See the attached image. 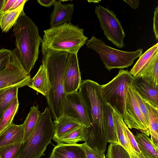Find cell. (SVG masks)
Instances as JSON below:
<instances>
[{
	"label": "cell",
	"instance_id": "1",
	"mask_svg": "<svg viewBox=\"0 0 158 158\" xmlns=\"http://www.w3.org/2000/svg\"><path fill=\"white\" fill-rule=\"evenodd\" d=\"M101 85L89 79L81 82L78 93L86 106L91 123L88 128L87 144L97 151L104 153L107 143L105 124L107 102L102 96Z\"/></svg>",
	"mask_w": 158,
	"mask_h": 158
},
{
	"label": "cell",
	"instance_id": "2",
	"mask_svg": "<svg viewBox=\"0 0 158 158\" xmlns=\"http://www.w3.org/2000/svg\"><path fill=\"white\" fill-rule=\"evenodd\" d=\"M69 52L50 51L44 56L42 64L46 72L48 92L45 96L54 120L62 115L65 94L63 75Z\"/></svg>",
	"mask_w": 158,
	"mask_h": 158
},
{
	"label": "cell",
	"instance_id": "3",
	"mask_svg": "<svg viewBox=\"0 0 158 158\" xmlns=\"http://www.w3.org/2000/svg\"><path fill=\"white\" fill-rule=\"evenodd\" d=\"M13 32L19 60L30 74L38 59L39 46L42 40L38 29L23 10L14 26Z\"/></svg>",
	"mask_w": 158,
	"mask_h": 158
},
{
	"label": "cell",
	"instance_id": "4",
	"mask_svg": "<svg viewBox=\"0 0 158 158\" xmlns=\"http://www.w3.org/2000/svg\"><path fill=\"white\" fill-rule=\"evenodd\" d=\"M84 29L71 23L44 31L41 51L44 56L50 51L64 52L77 54L88 40Z\"/></svg>",
	"mask_w": 158,
	"mask_h": 158
},
{
	"label": "cell",
	"instance_id": "5",
	"mask_svg": "<svg viewBox=\"0 0 158 158\" xmlns=\"http://www.w3.org/2000/svg\"><path fill=\"white\" fill-rule=\"evenodd\" d=\"M51 112L47 107L40 113L32 132L23 143L16 158H40L45 155L54 133Z\"/></svg>",
	"mask_w": 158,
	"mask_h": 158
},
{
	"label": "cell",
	"instance_id": "6",
	"mask_svg": "<svg viewBox=\"0 0 158 158\" xmlns=\"http://www.w3.org/2000/svg\"><path fill=\"white\" fill-rule=\"evenodd\" d=\"M87 48L98 54L105 68L110 71L112 69H123L132 65L134 61L143 53L142 48L134 52L124 51L115 49L106 44L103 40L94 36L87 40Z\"/></svg>",
	"mask_w": 158,
	"mask_h": 158
},
{
	"label": "cell",
	"instance_id": "7",
	"mask_svg": "<svg viewBox=\"0 0 158 158\" xmlns=\"http://www.w3.org/2000/svg\"><path fill=\"white\" fill-rule=\"evenodd\" d=\"M133 76L127 70L120 69L118 74L110 82L100 86L105 101L114 107L123 117L125 95L127 85L131 83Z\"/></svg>",
	"mask_w": 158,
	"mask_h": 158
},
{
	"label": "cell",
	"instance_id": "8",
	"mask_svg": "<svg viewBox=\"0 0 158 158\" xmlns=\"http://www.w3.org/2000/svg\"><path fill=\"white\" fill-rule=\"evenodd\" d=\"M96 14L106 37L116 47H125V34L122 24L114 12L100 5L96 6Z\"/></svg>",
	"mask_w": 158,
	"mask_h": 158
},
{
	"label": "cell",
	"instance_id": "9",
	"mask_svg": "<svg viewBox=\"0 0 158 158\" xmlns=\"http://www.w3.org/2000/svg\"><path fill=\"white\" fill-rule=\"evenodd\" d=\"M5 68L0 72V90L13 86H28L31 78L20 61L16 48L11 51Z\"/></svg>",
	"mask_w": 158,
	"mask_h": 158
},
{
	"label": "cell",
	"instance_id": "10",
	"mask_svg": "<svg viewBox=\"0 0 158 158\" xmlns=\"http://www.w3.org/2000/svg\"><path fill=\"white\" fill-rule=\"evenodd\" d=\"M123 119L128 128H135L146 134L149 125L139 107L133 90L131 83L127 86Z\"/></svg>",
	"mask_w": 158,
	"mask_h": 158
},
{
	"label": "cell",
	"instance_id": "11",
	"mask_svg": "<svg viewBox=\"0 0 158 158\" xmlns=\"http://www.w3.org/2000/svg\"><path fill=\"white\" fill-rule=\"evenodd\" d=\"M62 114L68 117L87 128L91 125L85 103L78 91L65 94Z\"/></svg>",
	"mask_w": 158,
	"mask_h": 158
},
{
	"label": "cell",
	"instance_id": "12",
	"mask_svg": "<svg viewBox=\"0 0 158 158\" xmlns=\"http://www.w3.org/2000/svg\"><path fill=\"white\" fill-rule=\"evenodd\" d=\"M81 83L77 54L69 53L63 75V86L65 94L78 91Z\"/></svg>",
	"mask_w": 158,
	"mask_h": 158
},
{
	"label": "cell",
	"instance_id": "13",
	"mask_svg": "<svg viewBox=\"0 0 158 158\" xmlns=\"http://www.w3.org/2000/svg\"><path fill=\"white\" fill-rule=\"evenodd\" d=\"M111 106L113 110L118 144L125 149L129 155L130 158H146L140 156L133 149L124 128V123L122 115L114 107Z\"/></svg>",
	"mask_w": 158,
	"mask_h": 158
},
{
	"label": "cell",
	"instance_id": "14",
	"mask_svg": "<svg viewBox=\"0 0 158 158\" xmlns=\"http://www.w3.org/2000/svg\"><path fill=\"white\" fill-rule=\"evenodd\" d=\"M53 6L54 10L50 15L51 27L70 23L73 13L74 5L70 3L62 4L61 0H56Z\"/></svg>",
	"mask_w": 158,
	"mask_h": 158
},
{
	"label": "cell",
	"instance_id": "15",
	"mask_svg": "<svg viewBox=\"0 0 158 158\" xmlns=\"http://www.w3.org/2000/svg\"><path fill=\"white\" fill-rule=\"evenodd\" d=\"M50 158H86L82 144L60 143L52 150Z\"/></svg>",
	"mask_w": 158,
	"mask_h": 158
},
{
	"label": "cell",
	"instance_id": "16",
	"mask_svg": "<svg viewBox=\"0 0 158 158\" xmlns=\"http://www.w3.org/2000/svg\"><path fill=\"white\" fill-rule=\"evenodd\" d=\"M54 131L52 138L56 143H60L61 139L80 125V123L62 114L54 121Z\"/></svg>",
	"mask_w": 158,
	"mask_h": 158
},
{
	"label": "cell",
	"instance_id": "17",
	"mask_svg": "<svg viewBox=\"0 0 158 158\" xmlns=\"http://www.w3.org/2000/svg\"><path fill=\"white\" fill-rule=\"evenodd\" d=\"M131 84L143 99L158 106V87L154 88L140 77H133Z\"/></svg>",
	"mask_w": 158,
	"mask_h": 158
},
{
	"label": "cell",
	"instance_id": "18",
	"mask_svg": "<svg viewBox=\"0 0 158 158\" xmlns=\"http://www.w3.org/2000/svg\"><path fill=\"white\" fill-rule=\"evenodd\" d=\"M24 134L23 124L16 125L12 123L0 134V147L23 143Z\"/></svg>",
	"mask_w": 158,
	"mask_h": 158
},
{
	"label": "cell",
	"instance_id": "19",
	"mask_svg": "<svg viewBox=\"0 0 158 158\" xmlns=\"http://www.w3.org/2000/svg\"><path fill=\"white\" fill-rule=\"evenodd\" d=\"M144 100L148 110L149 121V127L146 135L147 136L151 135V141L158 147V106L148 100Z\"/></svg>",
	"mask_w": 158,
	"mask_h": 158
},
{
	"label": "cell",
	"instance_id": "20",
	"mask_svg": "<svg viewBox=\"0 0 158 158\" xmlns=\"http://www.w3.org/2000/svg\"><path fill=\"white\" fill-rule=\"evenodd\" d=\"M158 54V43L151 47L139 56L130 71L134 77H138L143 70Z\"/></svg>",
	"mask_w": 158,
	"mask_h": 158
},
{
	"label": "cell",
	"instance_id": "21",
	"mask_svg": "<svg viewBox=\"0 0 158 158\" xmlns=\"http://www.w3.org/2000/svg\"><path fill=\"white\" fill-rule=\"evenodd\" d=\"M138 147L146 158H157L158 148L156 147L145 134L142 132L134 135Z\"/></svg>",
	"mask_w": 158,
	"mask_h": 158
},
{
	"label": "cell",
	"instance_id": "22",
	"mask_svg": "<svg viewBox=\"0 0 158 158\" xmlns=\"http://www.w3.org/2000/svg\"><path fill=\"white\" fill-rule=\"evenodd\" d=\"M24 2L16 8L9 10L0 15V27L3 32H8L15 25L21 12L23 10L25 3Z\"/></svg>",
	"mask_w": 158,
	"mask_h": 158
},
{
	"label": "cell",
	"instance_id": "23",
	"mask_svg": "<svg viewBox=\"0 0 158 158\" xmlns=\"http://www.w3.org/2000/svg\"><path fill=\"white\" fill-rule=\"evenodd\" d=\"M28 86L44 96L46 95L48 88L47 76L45 69L42 64L37 73L31 78Z\"/></svg>",
	"mask_w": 158,
	"mask_h": 158
},
{
	"label": "cell",
	"instance_id": "24",
	"mask_svg": "<svg viewBox=\"0 0 158 158\" xmlns=\"http://www.w3.org/2000/svg\"><path fill=\"white\" fill-rule=\"evenodd\" d=\"M19 105L17 96L3 112L0 117V134L13 123V119L18 111Z\"/></svg>",
	"mask_w": 158,
	"mask_h": 158
},
{
	"label": "cell",
	"instance_id": "25",
	"mask_svg": "<svg viewBox=\"0 0 158 158\" xmlns=\"http://www.w3.org/2000/svg\"><path fill=\"white\" fill-rule=\"evenodd\" d=\"M138 77L143 78L154 88L158 87V54Z\"/></svg>",
	"mask_w": 158,
	"mask_h": 158
},
{
	"label": "cell",
	"instance_id": "26",
	"mask_svg": "<svg viewBox=\"0 0 158 158\" xmlns=\"http://www.w3.org/2000/svg\"><path fill=\"white\" fill-rule=\"evenodd\" d=\"M40 114L38 106L33 105L31 108L23 124L24 129V138L23 143L32 132Z\"/></svg>",
	"mask_w": 158,
	"mask_h": 158
},
{
	"label": "cell",
	"instance_id": "27",
	"mask_svg": "<svg viewBox=\"0 0 158 158\" xmlns=\"http://www.w3.org/2000/svg\"><path fill=\"white\" fill-rule=\"evenodd\" d=\"M88 128L81 125L63 137L60 143L76 144L80 141L86 142L88 138Z\"/></svg>",
	"mask_w": 158,
	"mask_h": 158
},
{
	"label": "cell",
	"instance_id": "28",
	"mask_svg": "<svg viewBox=\"0 0 158 158\" xmlns=\"http://www.w3.org/2000/svg\"><path fill=\"white\" fill-rule=\"evenodd\" d=\"M105 132L107 142L118 143L113 116V110L111 106L107 103Z\"/></svg>",
	"mask_w": 158,
	"mask_h": 158
},
{
	"label": "cell",
	"instance_id": "29",
	"mask_svg": "<svg viewBox=\"0 0 158 158\" xmlns=\"http://www.w3.org/2000/svg\"><path fill=\"white\" fill-rule=\"evenodd\" d=\"M19 88L17 86L12 87L5 91L0 103V117L5 110L18 96Z\"/></svg>",
	"mask_w": 158,
	"mask_h": 158
},
{
	"label": "cell",
	"instance_id": "30",
	"mask_svg": "<svg viewBox=\"0 0 158 158\" xmlns=\"http://www.w3.org/2000/svg\"><path fill=\"white\" fill-rule=\"evenodd\" d=\"M107 158H130L125 149L118 143H110L106 154Z\"/></svg>",
	"mask_w": 158,
	"mask_h": 158
},
{
	"label": "cell",
	"instance_id": "31",
	"mask_svg": "<svg viewBox=\"0 0 158 158\" xmlns=\"http://www.w3.org/2000/svg\"><path fill=\"white\" fill-rule=\"evenodd\" d=\"M22 144L16 143L0 147V158H16Z\"/></svg>",
	"mask_w": 158,
	"mask_h": 158
},
{
	"label": "cell",
	"instance_id": "32",
	"mask_svg": "<svg viewBox=\"0 0 158 158\" xmlns=\"http://www.w3.org/2000/svg\"><path fill=\"white\" fill-rule=\"evenodd\" d=\"M132 85V84H131ZM133 90L139 107L147 122L149 125V117L148 110L144 99L134 89L132 85Z\"/></svg>",
	"mask_w": 158,
	"mask_h": 158
},
{
	"label": "cell",
	"instance_id": "33",
	"mask_svg": "<svg viewBox=\"0 0 158 158\" xmlns=\"http://www.w3.org/2000/svg\"><path fill=\"white\" fill-rule=\"evenodd\" d=\"M86 158H106L105 153L100 152L89 146L85 142L82 144Z\"/></svg>",
	"mask_w": 158,
	"mask_h": 158
},
{
	"label": "cell",
	"instance_id": "34",
	"mask_svg": "<svg viewBox=\"0 0 158 158\" xmlns=\"http://www.w3.org/2000/svg\"><path fill=\"white\" fill-rule=\"evenodd\" d=\"M11 51L3 48L0 49V72L6 67L11 54Z\"/></svg>",
	"mask_w": 158,
	"mask_h": 158
},
{
	"label": "cell",
	"instance_id": "35",
	"mask_svg": "<svg viewBox=\"0 0 158 158\" xmlns=\"http://www.w3.org/2000/svg\"><path fill=\"white\" fill-rule=\"evenodd\" d=\"M124 127L131 145L134 151L140 156L146 157L142 153L135 139L134 135L124 123Z\"/></svg>",
	"mask_w": 158,
	"mask_h": 158
},
{
	"label": "cell",
	"instance_id": "36",
	"mask_svg": "<svg viewBox=\"0 0 158 158\" xmlns=\"http://www.w3.org/2000/svg\"><path fill=\"white\" fill-rule=\"evenodd\" d=\"M153 21V30L156 40H158V6L155 8Z\"/></svg>",
	"mask_w": 158,
	"mask_h": 158
},
{
	"label": "cell",
	"instance_id": "37",
	"mask_svg": "<svg viewBox=\"0 0 158 158\" xmlns=\"http://www.w3.org/2000/svg\"><path fill=\"white\" fill-rule=\"evenodd\" d=\"M15 0H5L1 15L9 11L11 8Z\"/></svg>",
	"mask_w": 158,
	"mask_h": 158
},
{
	"label": "cell",
	"instance_id": "38",
	"mask_svg": "<svg viewBox=\"0 0 158 158\" xmlns=\"http://www.w3.org/2000/svg\"><path fill=\"white\" fill-rule=\"evenodd\" d=\"M55 1V0H37V2L41 6L50 7L53 6Z\"/></svg>",
	"mask_w": 158,
	"mask_h": 158
},
{
	"label": "cell",
	"instance_id": "39",
	"mask_svg": "<svg viewBox=\"0 0 158 158\" xmlns=\"http://www.w3.org/2000/svg\"><path fill=\"white\" fill-rule=\"evenodd\" d=\"M131 7L134 9H136L139 7V1L137 0H123Z\"/></svg>",
	"mask_w": 158,
	"mask_h": 158
},
{
	"label": "cell",
	"instance_id": "40",
	"mask_svg": "<svg viewBox=\"0 0 158 158\" xmlns=\"http://www.w3.org/2000/svg\"><path fill=\"white\" fill-rule=\"evenodd\" d=\"M25 0H15L12 6L9 10H14L23 3Z\"/></svg>",
	"mask_w": 158,
	"mask_h": 158
},
{
	"label": "cell",
	"instance_id": "41",
	"mask_svg": "<svg viewBox=\"0 0 158 158\" xmlns=\"http://www.w3.org/2000/svg\"><path fill=\"white\" fill-rule=\"evenodd\" d=\"M8 88H5V89L0 90V103L2 99V97L3 95V94H4L5 91H6V89Z\"/></svg>",
	"mask_w": 158,
	"mask_h": 158
},
{
	"label": "cell",
	"instance_id": "42",
	"mask_svg": "<svg viewBox=\"0 0 158 158\" xmlns=\"http://www.w3.org/2000/svg\"><path fill=\"white\" fill-rule=\"evenodd\" d=\"M5 0H0V15H1L2 8L5 3Z\"/></svg>",
	"mask_w": 158,
	"mask_h": 158
},
{
	"label": "cell",
	"instance_id": "43",
	"mask_svg": "<svg viewBox=\"0 0 158 158\" xmlns=\"http://www.w3.org/2000/svg\"><path fill=\"white\" fill-rule=\"evenodd\" d=\"M89 2H92L94 3H98L101 2V0H87Z\"/></svg>",
	"mask_w": 158,
	"mask_h": 158
},
{
	"label": "cell",
	"instance_id": "44",
	"mask_svg": "<svg viewBox=\"0 0 158 158\" xmlns=\"http://www.w3.org/2000/svg\"><path fill=\"white\" fill-rule=\"evenodd\" d=\"M50 158V157H49V158Z\"/></svg>",
	"mask_w": 158,
	"mask_h": 158
}]
</instances>
